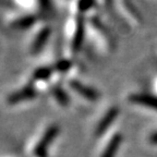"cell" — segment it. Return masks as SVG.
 <instances>
[{"label":"cell","mask_w":157,"mask_h":157,"mask_svg":"<svg viewBox=\"0 0 157 157\" xmlns=\"http://www.w3.org/2000/svg\"><path fill=\"white\" fill-rule=\"evenodd\" d=\"M36 96V91L33 86H27V87H24L20 91L13 93L12 95H10L9 98H8V101L10 104H15L19 103V101H27V99H32Z\"/></svg>","instance_id":"cell-8"},{"label":"cell","mask_w":157,"mask_h":157,"mask_svg":"<svg viewBox=\"0 0 157 157\" xmlns=\"http://www.w3.org/2000/svg\"><path fill=\"white\" fill-rule=\"evenodd\" d=\"M54 68L50 67H40V68L36 69L33 73V80L38 82H45L48 78H50L54 73Z\"/></svg>","instance_id":"cell-10"},{"label":"cell","mask_w":157,"mask_h":157,"mask_svg":"<svg viewBox=\"0 0 157 157\" xmlns=\"http://www.w3.org/2000/svg\"><path fill=\"white\" fill-rule=\"evenodd\" d=\"M54 95H55V97L57 98V101L60 104H62L63 106H66L67 104H68L69 99H68V97H67V94L64 93L62 90H60V88H55Z\"/></svg>","instance_id":"cell-12"},{"label":"cell","mask_w":157,"mask_h":157,"mask_svg":"<svg viewBox=\"0 0 157 157\" xmlns=\"http://www.w3.org/2000/svg\"><path fill=\"white\" fill-rule=\"evenodd\" d=\"M106 6L128 27H139L141 25V15L131 0H106Z\"/></svg>","instance_id":"cell-3"},{"label":"cell","mask_w":157,"mask_h":157,"mask_svg":"<svg viewBox=\"0 0 157 157\" xmlns=\"http://www.w3.org/2000/svg\"><path fill=\"white\" fill-rule=\"evenodd\" d=\"M11 1L19 11L33 13L36 15H38L40 11L46 10L49 6L48 0H11Z\"/></svg>","instance_id":"cell-6"},{"label":"cell","mask_w":157,"mask_h":157,"mask_svg":"<svg viewBox=\"0 0 157 157\" xmlns=\"http://www.w3.org/2000/svg\"><path fill=\"white\" fill-rule=\"evenodd\" d=\"M116 146H117V143H116V141H113V142L109 144V146H108V150L104 153L103 157H113V154L116 151Z\"/></svg>","instance_id":"cell-13"},{"label":"cell","mask_w":157,"mask_h":157,"mask_svg":"<svg viewBox=\"0 0 157 157\" xmlns=\"http://www.w3.org/2000/svg\"><path fill=\"white\" fill-rule=\"evenodd\" d=\"M70 87L73 90L74 92H76L78 94L82 96V97L90 99V101H96L98 98V93L97 91H95L94 88L86 86L85 84H83L82 82L76 81V80H72L70 81Z\"/></svg>","instance_id":"cell-7"},{"label":"cell","mask_w":157,"mask_h":157,"mask_svg":"<svg viewBox=\"0 0 157 157\" xmlns=\"http://www.w3.org/2000/svg\"><path fill=\"white\" fill-rule=\"evenodd\" d=\"M32 33L29 38V50L32 55L38 54L48 43L52 35V27L49 24L38 22L32 27Z\"/></svg>","instance_id":"cell-4"},{"label":"cell","mask_w":157,"mask_h":157,"mask_svg":"<svg viewBox=\"0 0 157 157\" xmlns=\"http://www.w3.org/2000/svg\"><path fill=\"white\" fill-rule=\"evenodd\" d=\"M57 131H58V129H57L56 127L50 128V129L47 131V133L45 134V137L43 139V141L37 145L36 152H35L37 156H43V155L45 154L47 146H48L49 143L52 142V140L55 137V135L57 134Z\"/></svg>","instance_id":"cell-9"},{"label":"cell","mask_w":157,"mask_h":157,"mask_svg":"<svg viewBox=\"0 0 157 157\" xmlns=\"http://www.w3.org/2000/svg\"><path fill=\"white\" fill-rule=\"evenodd\" d=\"M5 21L7 25L14 29H32L35 24L39 22L38 15L33 13L23 12V11H13L6 15Z\"/></svg>","instance_id":"cell-5"},{"label":"cell","mask_w":157,"mask_h":157,"mask_svg":"<svg viewBox=\"0 0 157 157\" xmlns=\"http://www.w3.org/2000/svg\"><path fill=\"white\" fill-rule=\"evenodd\" d=\"M85 38L104 54L113 50V45L110 33L96 15L85 17Z\"/></svg>","instance_id":"cell-2"},{"label":"cell","mask_w":157,"mask_h":157,"mask_svg":"<svg viewBox=\"0 0 157 157\" xmlns=\"http://www.w3.org/2000/svg\"><path fill=\"white\" fill-rule=\"evenodd\" d=\"M85 39V17L70 14L63 27V44L69 55L74 56L81 49Z\"/></svg>","instance_id":"cell-1"},{"label":"cell","mask_w":157,"mask_h":157,"mask_svg":"<svg viewBox=\"0 0 157 157\" xmlns=\"http://www.w3.org/2000/svg\"><path fill=\"white\" fill-rule=\"evenodd\" d=\"M115 115H116V111L115 110H111L110 113H109V115L107 116V117H106V119H104L103 121H101V123L99 125H98V128H97V134L99 135L101 134V133H103L104 132V130H105L106 128L108 127V124H109V121L111 120V119H113V117H115Z\"/></svg>","instance_id":"cell-11"}]
</instances>
